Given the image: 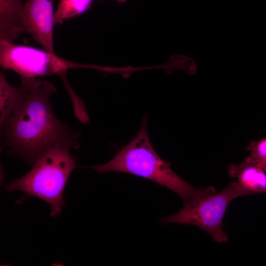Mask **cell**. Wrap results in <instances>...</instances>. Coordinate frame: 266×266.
<instances>
[{
	"instance_id": "obj_2",
	"label": "cell",
	"mask_w": 266,
	"mask_h": 266,
	"mask_svg": "<svg viewBox=\"0 0 266 266\" xmlns=\"http://www.w3.org/2000/svg\"><path fill=\"white\" fill-rule=\"evenodd\" d=\"M147 117L144 115L135 137L121 148L107 163L92 166L98 173L120 172L135 175L151 180L174 192L183 203L201 192L184 181L164 161L154 150L147 129Z\"/></svg>"
},
{
	"instance_id": "obj_11",
	"label": "cell",
	"mask_w": 266,
	"mask_h": 266,
	"mask_svg": "<svg viewBox=\"0 0 266 266\" xmlns=\"http://www.w3.org/2000/svg\"><path fill=\"white\" fill-rule=\"evenodd\" d=\"M246 149L250 152L247 157L266 172V137L252 141Z\"/></svg>"
},
{
	"instance_id": "obj_3",
	"label": "cell",
	"mask_w": 266,
	"mask_h": 266,
	"mask_svg": "<svg viewBox=\"0 0 266 266\" xmlns=\"http://www.w3.org/2000/svg\"><path fill=\"white\" fill-rule=\"evenodd\" d=\"M70 145H63L48 151L33 165L27 174L6 187L9 191H21L27 197H35L51 206L50 216L57 217L65 207L63 191L68 178L76 167L70 154Z\"/></svg>"
},
{
	"instance_id": "obj_6",
	"label": "cell",
	"mask_w": 266,
	"mask_h": 266,
	"mask_svg": "<svg viewBox=\"0 0 266 266\" xmlns=\"http://www.w3.org/2000/svg\"><path fill=\"white\" fill-rule=\"evenodd\" d=\"M23 22L25 32L44 50L55 54L53 0H28L23 4Z\"/></svg>"
},
{
	"instance_id": "obj_4",
	"label": "cell",
	"mask_w": 266,
	"mask_h": 266,
	"mask_svg": "<svg viewBox=\"0 0 266 266\" xmlns=\"http://www.w3.org/2000/svg\"><path fill=\"white\" fill-rule=\"evenodd\" d=\"M245 196L235 181L217 192L212 186L205 188L200 194L183 203L177 213L161 219L163 224L178 223L199 227L211 235L217 242L228 240L223 229V219L230 203L235 198Z\"/></svg>"
},
{
	"instance_id": "obj_9",
	"label": "cell",
	"mask_w": 266,
	"mask_h": 266,
	"mask_svg": "<svg viewBox=\"0 0 266 266\" xmlns=\"http://www.w3.org/2000/svg\"><path fill=\"white\" fill-rule=\"evenodd\" d=\"M31 78L21 77V85H10L4 75L0 74V125L2 128L7 119L24 100L29 90Z\"/></svg>"
},
{
	"instance_id": "obj_10",
	"label": "cell",
	"mask_w": 266,
	"mask_h": 266,
	"mask_svg": "<svg viewBox=\"0 0 266 266\" xmlns=\"http://www.w3.org/2000/svg\"><path fill=\"white\" fill-rule=\"evenodd\" d=\"M93 0H60L54 12V24L79 16L88 10Z\"/></svg>"
},
{
	"instance_id": "obj_5",
	"label": "cell",
	"mask_w": 266,
	"mask_h": 266,
	"mask_svg": "<svg viewBox=\"0 0 266 266\" xmlns=\"http://www.w3.org/2000/svg\"><path fill=\"white\" fill-rule=\"evenodd\" d=\"M0 64L3 68L27 78L54 74L62 77L69 68L89 66L64 60L44 49L5 41H0Z\"/></svg>"
},
{
	"instance_id": "obj_12",
	"label": "cell",
	"mask_w": 266,
	"mask_h": 266,
	"mask_svg": "<svg viewBox=\"0 0 266 266\" xmlns=\"http://www.w3.org/2000/svg\"><path fill=\"white\" fill-rule=\"evenodd\" d=\"M117 1V2L120 3H124L127 0H115Z\"/></svg>"
},
{
	"instance_id": "obj_1",
	"label": "cell",
	"mask_w": 266,
	"mask_h": 266,
	"mask_svg": "<svg viewBox=\"0 0 266 266\" xmlns=\"http://www.w3.org/2000/svg\"><path fill=\"white\" fill-rule=\"evenodd\" d=\"M56 90L51 83L31 78L28 92L16 110L0 128L10 153L33 165L44 154L57 146L77 148L78 133L55 115L49 98Z\"/></svg>"
},
{
	"instance_id": "obj_7",
	"label": "cell",
	"mask_w": 266,
	"mask_h": 266,
	"mask_svg": "<svg viewBox=\"0 0 266 266\" xmlns=\"http://www.w3.org/2000/svg\"><path fill=\"white\" fill-rule=\"evenodd\" d=\"M228 172L245 195L266 193V172L247 157L238 164L229 165Z\"/></svg>"
},
{
	"instance_id": "obj_8",
	"label": "cell",
	"mask_w": 266,
	"mask_h": 266,
	"mask_svg": "<svg viewBox=\"0 0 266 266\" xmlns=\"http://www.w3.org/2000/svg\"><path fill=\"white\" fill-rule=\"evenodd\" d=\"M23 0H0V41L13 42L25 32Z\"/></svg>"
}]
</instances>
